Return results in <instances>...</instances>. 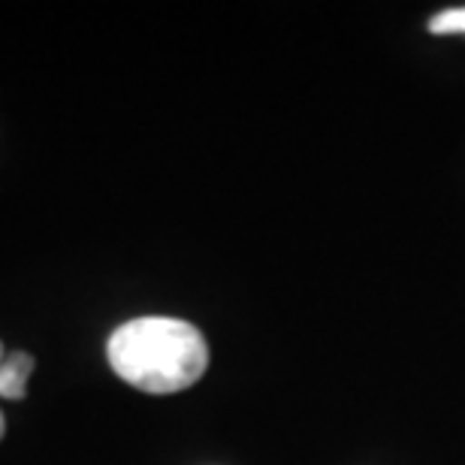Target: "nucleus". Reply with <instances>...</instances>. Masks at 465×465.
Here are the masks:
<instances>
[{
  "label": "nucleus",
  "instance_id": "obj_1",
  "mask_svg": "<svg viewBox=\"0 0 465 465\" xmlns=\"http://www.w3.org/2000/svg\"><path fill=\"white\" fill-rule=\"evenodd\" d=\"M106 357L121 381L152 396L193 387L209 366L203 332L179 318H136L121 323L109 336Z\"/></svg>",
  "mask_w": 465,
  "mask_h": 465
},
{
  "label": "nucleus",
  "instance_id": "obj_2",
  "mask_svg": "<svg viewBox=\"0 0 465 465\" xmlns=\"http://www.w3.org/2000/svg\"><path fill=\"white\" fill-rule=\"evenodd\" d=\"M34 371V357L25 351H15L9 353L4 360V366H0V399H25L27 393V378H31Z\"/></svg>",
  "mask_w": 465,
  "mask_h": 465
},
{
  "label": "nucleus",
  "instance_id": "obj_3",
  "mask_svg": "<svg viewBox=\"0 0 465 465\" xmlns=\"http://www.w3.org/2000/svg\"><path fill=\"white\" fill-rule=\"evenodd\" d=\"M430 31H432V34H439V36H448V34H460V36H465V6L444 9V13L432 15V18H430Z\"/></svg>",
  "mask_w": 465,
  "mask_h": 465
},
{
  "label": "nucleus",
  "instance_id": "obj_4",
  "mask_svg": "<svg viewBox=\"0 0 465 465\" xmlns=\"http://www.w3.org/2000/svg\"><path fill=\"white\" fill-rule=\"evenodd\" d=\"M6 435V417H4V411H0V439Z\"/></svg>",
  "mask_w": 465,
  "mask_h": 465
},
{
  "label": "nucleus",
  "instance_id": "obj_5",
  "mask_svg": "<svg viewBox=\"0 0 465 465\" xmlns=\"http://www.w3.org/2000/svg\"><path fill=\"white\" fill-rule=\"evenodd\" d=\"M4 360H6V353H4V345H0V366H4Z\"/></svg>",
  "mask_w": 465,
  "mask_h": 465
}]
</instances>
